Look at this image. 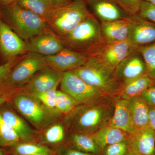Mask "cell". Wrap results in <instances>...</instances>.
<instances>
[{
  "instance_id": "obj_1",
  "label": "cell",
  "mask_w": 155,
  "mask_h": 155,
  "mask_svg": "<svg viewBox=\"0 0 155 155\" xmlns=\"http://www.w3.org/2000/svg\"><path fill=\"white\" fill-rule=\"evenodd\" d=\"M115 96H103L77 105L65 116L66 129L69 133L92 134L107 126L114 114Z\"/></svg>"
},
{
  "instance_id": "obj_2",
  "label": "cell",
  "mask_w": 155,
  "mask_h": 155,
  "mask_svg": "<svg viewBox=\"0 0 155 155\" xmlns=\"http://www.w3.org/2000/svg\"><path fill=\"white\" fill-rule=\"evenodd\" d=\"M0 17L25 41L48 28L44 19L17 2L0 6Z\"/></svg>"
},
{
  "instance_id": "obj_3",
  "label": "cell",
  "mask_w": 155,
  "mask_h": 155,
  "mask_svg": "<svg viewBox=\"0 0 155 155\" xmlns=\"http://www.w3.org/2000/svg\"><path fill=\"white\" fill-rule=\"evenodd\" d=\"M72 71L105 95H118L123 87L115 77V70L95 58L88 57L86 64Z\"/></svg>"
},
{
  "instance_id": "obj_4",
  "label": "cell",
  "mask_w": 155,
  "mask_h": 155,
  "mask_svg": "<svg viewBox=\"0 0 155 155\" xmlns=\"http://www.w3.org/2000/svg\"><path fill=\"white\" fill-rule=\"evenodd\" d=\"M91 15L83 0H75L58 7L46 22L50 29L62 37L70 33Z\"/></svg>"
},
{
  "instance_id": "obj_5",
  "label": "cell",
  "mask_w": 155,
  "mask_h": 155,
  "mask_svg": "<svg viewBox=\"0 0 155 155\" xmlns=\"http://www.w3.org/2000/svg\"><path fill=\"white\" fill-rule=\"evenodd\" d=\"M60 38L64 48L83 54L88 52L104 41L101 23L92 15L70 33Z\"/></svg>"
},
{
  "instance_id": "obj_6",
  "label": "cell",
  "mask_w": 155,
  "mask_h": 155,
  "mask_svg": "<svg viewBox=\"0 0 155 155\" xmlns=\"http://www.w3.org/2000/svg\"><path fill=\"white\" fill-rule=\"evenodd\" d=\"M48 66L45 56L27 53L15 64L7 76V83L14 87L27 84L39 71Z\"/></svg>"
},
{
  "instance_id": "obj_7",
  "label": "cell",
  "mask_w": 155,
  "mask_h": 155,
  "mask_svg": "<svg viewBox=\"0 0 155 155\" xmlns=\"http://www.w3.org/2000/svg\"><path fill=\"white\" fill-rule=\"evenodd\" d=\"M136 49L128 40L108 42L103 41L85 55L100 61L111 69L115 70L117 66L125 58Z\"/></svg>"
},
{
  "instance_id": "obj_8",
  "label": "cell",
  "mask_w": 155,
  "mask_h": 155,
  "mask_svg": "<svg viewBox=\"0 0 155 155\" xmlns=\"http://www.w3.org/2000/svg\"><path fill=\"white\" fill-rule=\"evenodd\" d=\"M14 103L19 113L37 127L45 126L51 119L54 110L44 105L30 94L17 95L14 98Z\"/></svg>"
},
{
  "instance_id": "obj_9",
  "label": "cell",
  "mask_w": 155,
  "mask_h": 155,
  "mask_svg": "<svg viewBox=\"0 0 155 155\" xmlns=\"http://www.w3.org/2000/svg\"><path fill=\"white\" fill-rule=\"evenodd\" d=\"M60 84L61 91L72 97L78 104L89 102L105 96L72 71L63 72Z\"/></svg>"
},
{
  "instance_id": "obj_10",
  "label": "cell",
  "mask_w": 155,
  "mask_h": 155,
  "mask_svg": "<svg viewBox=\"0 0 155 155\" xmlns=\"http://www.w3.org/2000/svg\"><path fill=\"white\" fill-rule=\"evenodd\" d=\"M147 67L140 53L135 49L115 69V77L122 86L146 75Z\"/></svg>"
},
{
  "instance_id": "obj_11",
  "label": "cell",
  "mask_w": 155,
  "mask_h": 155,
  "mask_svg": "<svg viewBox=\"0 0 155 155\" xmlns=\"http://www.w3.org/2000/svg\"><path fill=\"white\" fill-rule=\"evenodd\" d=\"M26 52V42L0 17V56L6 62Z\"/></svg>"
},
{
  "instance_id": "obj_12",
  "label": "cell",
  "mask_w": 155,
  "mask_h": 155,
  "mask_svg": "<svg viewBox=\"0 0 155 155\" xmlns=\"http://www.w3.org/2000/svg\"><path fill=\"white\" fill-rule=\"evenodd\" d=\"M25 42L27 53H36L45 57L55 54L64 48L60 37L49 28Z\"/></svg>"
},
{
  "instance_id": "obj_13",
  "label": "cell",
  "mask_w": 155,
  "mask_h": 155,
  "mask_svg": "<svg viewBox=\"0 0 155 155\" xmlns=\"http://www.w3.org/2000/svg\"><path fill=\"white\" fill-rule=\"evenodd\" d=\"M130 27L127 40L137 49L155 42V24L137 14L129 16Z\"/></svg>"
},
{
  "instance_id": "obj_14",
  "label": "cell",
  "mask_w": 155,
  "mask_h": 155,
  "mask_svg": "<svg viewBox=\"0 0 155 155\" xmlns=\"http://www.w3.org/2000/svg\"><path fill=\"white\" fill-rule=\"evenodd\" d=\"M45 58L48 66L63 72L77 69L88 60L85 54L65 48L55 54Z\"/></svg>"
},
{
  "instance_id": "obj_15",
  "label": "cell",
  "mask_w": 155,
  "mask_h": 155,
  "mask_svg": "<svg viewBox=\"0 0 155 155\" xmlns=\"http://www.w3.org/2000/svg\"><path fill=\"white\" fill-rule=\"evenodd\" d=\"M128 152L136 155H155V131L150 127L128 134Z\"/></svg>"
},
{
  "instance_id": "obj_16",
  "label": "cell",
  "mask_w": 155,
  "mask_h": 155,
  "mask_svg": "<svg viewBox=\"0 0 155 155\" xmlns=\"http://www.w3.org/2000/svg\"><path fill=\"white\" fill-rule=\"evenodd\" d=\"M63 72L48 66L39 71L26 84L28 93H39L54 88L61 83Z\"/></svg>"
},
{
  "instance_id": "obj_17",
  "label": "cell",
  "mask_w": 155,
  "mask_h": 155,
  "mask_svg": "<svg viewBox=\"0 0 155 155\" xmlns=\"http://www.w3.org/2000/svg\"><path fill=\"white\" fill-rule=\"evenodd\" d=\"M89 3L101 22L125 19L129 16L116 0H89Z\"/></svg>"
},
{
  "instance_id": "obj_18",
  "label": "cell",
  "mask_w": 155,
  "mask_h": 155,
  "mask_svg": "<svg viewBox=\"0 0 155 155\" xmlns=\"http://www.w3.org/2000/svg\"><path fill=\"white\" fill-rule=\"evenodd\" d=\"M108 125L124 130L128 134L135 131L131 120L128 100L118 95L115 96L114 114Z\"/></svg>"
},
{
  "instance_id": "obj_19",
  "label": "cell",
  "mask_w": 155,
  "mask_h": 155,
  "mask_svg": "<svg viewBox=\"0 0 155 155\" xmlns=\"http://www.w3.org/2000/svg\"><path fill=\"white\" fill-rule=\"evenodd\" d=\"M130 27L129 16L125 19L101 23V32L103 39L108 42L127 40Z\"/></svg>"
},
{
  "instance_id": "obj_20",
  "label": "cell",
  "mask_w": 155,
  "mask_h": 155,
  "mask_svg": "<svg viewBox=\"0 0 155 155\" xmlns=\"http://www.w3.org/2000/svg\"><path fill=\"white\" fill-rule=\"evenodd\" d=\"M3 120L11 126L19 135L21 141L34 142L35 134L27 122L14 111L8 109L0 110Z\"/></svg>"
},
{
  "instance_id": "obj_21",
  "label": "cell",
  "mask_w": 155,
  "mask_h": 155,
  "mask_svg": "<svg viewBox=\"0 0 155 155\" xmlns=\"http://www.w3.org/2000/svg\"><path fill=\"white\" fill-rule=\"evenodd\" d=\"M128 101L131 120L135 130L149 127V106L143 98L140 96Z\"/></svg>"
},
{
  "instance_id": "obj_22",
  "label": "cell",
  "mask_w": 155,
  "mask_h": 155,
  "mask_svg": "<svg viewBox=\"0 0 155 155\" xmlns=\"http://www.w3.org/2000/svg\"><path fill=\"white\" fill-rule=\"evenodd\" d=\"M101 150L107 146L127 140L128 134L124 130L107 125L91 134Z\"/></svg>"
},
{
  "instance_id": "obj_23",
  "label": "cell",
  "mask_w": 155,
  "mask_h": 155,
  "mask_svg": "<svg viewBox=\"0 0 155 155\" xmlns=\"http://www.w3.org/2000/svg\"><path fill=\"white\" fill-rule=\"evenodd\" d=\"M22 8L29 10L46 21L56 9L64 3L54 0H17L16 2Z\"/></svg>"
},
{
  "instance_id": "obj_24",
  "label": "cell",
  "mask_w": 155,
  "mask_h": 155,
  "mask_svg": "<svg viewBox=\"0 0 155 155\" xmlns=\"http://www.w3.org/2000/svg\"><path fill=\"white\" fill-rule=\"evenodd\" d=\"M68 145L83 152L98 155L101 152V149L93 138L91 134L69 133L68 137Z\"/></svg>"
},
{
  "instance_id": "obj_25",
  "label": "cell",
  "mask_w": 155,
  "mask_h": 155,
  "mask_svg": "<svg viewBox=\"0 0 155 155\" xmlns=\"http://www.w3.org/2000/svg\"><path fill=\"white\" fill-rule=\"evenodd\" d=\"M154 84V81L146 74L123 86L118 95L122 98L130 100L140 96L148 87Z\"/></svg>"
},
{
  "instance_id": "obj_26",
  "label": "cell",
  "mask_w": 155,
  "mask_h": 155,
  "mask_svg": "<svg viewBox=\"0 0 155 155\" xmlns=\"http://www.w3.org/2000/svg\"><path fill=\"white\" fill-rule=\"evenodd\" d=\"M13 155H54L55 151L35 142H20L8 147Z\"/></svg>"
},
{
  "instance_id": "obj_27",
  "label": "cell",
  "mask_w": 155,
  "mask_h": 155,
  "mask_svg": "<svg viewBox=\"0 0 155 155\" xmlns=\"http://www.w3.org/2000/svg\"><path fill=\"white\" fill-rule=\"evenodd\" d=\"M22 141L19 135L0 114V147L8 148Z\"/></svg>"
},
{
  "instance_id": "obj_28",
  "label": "cell",
  "mask_w": 155,
  "mask_h": 155,
  "mask_svg": "<svg viewBox=\"0 0 155 155\" xmlns=\"http://www.w3.org/2000/svg\"><path fill=\"white\" fill-rule=\"evenodd\" d=\"M137 49L140 53L144 61L147 75L155 82V42Z\"/></svg>"
},
{
  "instance_id": "obj_29",
  "label": "cell",
  "mask_w": 155,
  "mask_h": 155,
  "mask_svg": "<svg viewBox=\"0 0 155 155\" xmlns=\"http://www.w3.org/2000/svg\"><path fill=\"white\" fill-rule=\"evenodd\" d=\"M65 128L60 123L52 125L47 129L44 134V142L47 144H61L65 138Z\"/></svg>"
},
{
  "instance_id": "obj_30",
  "label": "cell",
  "mask_w": 155,
  "mask_h": 155,
  "mask_svg": "<svg viewBox=\"0 0 155 155\" xmlns=\"http://www.w3.org/2000/svg\"><path fill=\"white\" fill-rule=\"evenodd\" d=\"M77 105L76 101L69 95L62 91H57L55 110L59 114L67 115Z\"/></svg>"
},
{
  "instance_id": "obj_31",
  "label": "cell",
  "mask_w": 155,
  "mask_h": 155,
  "mask_svg": "<svg viewBox=\"0 0 155 155\" xmlns=\"http://www.w3.org/2000/svg\"><path fill=\"white\" fill-rule=\"evenodd\" d=\"M58 87L42 92L32 95L36 97L46 107L50 110L56 111V97Z\"/></svg>"
},
{
  "instance_id": "obj_32",
  "label": "cell",
  "mask_w": 155,
  "mask_h": 155,
  "mask_svg": "<svg viewBox=\"0 0 155 155\" xmlns=\"http://www.w3.org/2000/svg\"><path fill=\"white\" fill-rule=\"evenodd\" d=\"M22 56L17 57L0 65V92L6 91L10 87L6 81L7 76L11 69L21 59Z\"/></svg>"
},
{
  "instance_id": "obj_33",
  "label": "cell",
  "mask_w": 155,
  "mask_h": 155,
  "mask_svg": "<svg viewBox=\"0 0 155 155\" xmlns=\"http://www.w3.org/2000/svg\"><path fill=\"white\" fill-rule=\"evenodd\" d=\"M137 15L142 19L155 24V5L143 0Z\"/></svg>"
},
{
  "instance_id": "obj_34",
  "label": "cell",
  "mask_w": 155,
  "mask_h": 155,
  "mask_svg": "<svg viewBox=\"0 0 155 155\" xmlns=\"http://www.w3.org/2000/svg\"><path fill=\"white\" fill-rule=\"evenodd\" d=\"M102 152L104 155H125L128 152L127 140L107 146Z\"/></svg>"
},
{
  "instance_id": "obj_35",
  "label": "cell",
  "mask_w": 155,
  "mask_h": 155,
  "mask_svg": "<svg viewBox=\"0 0 155 155\" xmlns=\"http://www.w3.org/2000/svg\"><path fill=\"white\" fill-rule=\"evenodd\" d=\"M143 0H116L119 6L129 16L138 13L142 2Z\"/></svg>"
},
{
  "instance_id": "obj_36",
  "label": "cell",
  "mask_w": 155,
  "mask_h": 155,
  "mask_svg": "<svg viewBox=\"0 0 155 155\" xmlns=\"http://www.w3.org/2000/svg\"><path fill=\"white\" fill-rule=\"evenodd\" d=\"M54 155H97L83 152L73 148L69 145L61 146L55 150Z\"/></svg>"
},
{
  "instance_id": "obj_37",
  "label": "cell",
  "mask_w": 155,
  "mask_h": 155,
  "mask_svg": "<svg viewBox=\"0 0 155 155\" xmlns=\"http://www.w3.org/2000/svg\"><path fill=\"white\" fill-rule=\"evenodd\" d=\"M141 96L149 106L155 107V84L148 87Z\"/></svg>"
},
{
  "instance_id": "obj_38",
  "label": "cell",
  "mask_w": 155,
  "mask_h": 155,
  "mask_svg": "<svg viewBox=\"0 0 155 155\" xmlns=\"http://www.w3.org/2000/svg\"><path fill=\"white\" fill-rule=\"evenodd\" d=\"M149 126L155 131V107L151 106L149 110Z\"/></svg>"
},
{
  "instance_id": "obj_39",
  "label": "cell",
  "mask_w": 155,
  "mask_h": 155,
  "mask_svg": "<svg viewBox=\"0 0 155 155\" xmlns=\"http://www.w3.org/2000/svg\"><path fill=\"white\" fill-rule=\"evenodd\" d=\"M17 0H0V6L8 5L17 2Z\"/></svg>"
},
{
  "instance_id": "obj_40",
  "label": "cell",
  "mask_w": 155,
  "mask_h": 155,
  "mask_svg": "<svg viewBox=\"0 0 155 155\" xmlns=\"http://www.w3.org/2000/svg\"><path fill=\"white\" fill-rule=\"evenodd\" d=\"M7 95L0 94V106L7 101L8 97Z\"/></svg>"
},
{
  "instance_id": "obj_41",
  "label": "cell",
  "mask_w": 155,
  "mask_h": 155,
  "mask_svg": "<svg viewBox=\"0 0 155 155\" xmlns=\"http://www.w3.org/2000/svg\"><path fill=\"white\" fill-rule=\"evenodd\" d=\"M0 155H5V151L1 147H0Z\"/></svg>"
},
{
  "instance_id": "obj_42",
  "label": "cell",
  "mask_w": 155,
  "mask_h": 155,
  "mask_svg": "<svg viewBox=\"0 0 155 155\" xmlns=\"http://www.w3.org/2000/svg\"><path fill=\"white\" fill-rule=\"evenodd\" d=\"M54 1H55V2L58 3H64L65 2L66 0H54Z\"/></svg>"
},
{
  "instance_id": "obj_43",
  "label": "cell",
  "mask_w": 155,
  "mask_h": 155,
  "mask_svg": "<svg viewBox=\"0 0 155 155\" xmlns=\"http://www.w3.org/2000/svg\"><path fill=\"white\" fill-rule=\"evenodd\" d=\"M147 2H149L152 3L153 5H155V0H145Z\"/></svg>"
},
{
  "instance_id": "obj_44",
  "label": "cell",
  "mask_w": 155,
  "mask_h": 155,
  "mask_svg": "<svg viewBox=\"0 0 155 155\" xmlns=\"http://www.w3.org/2000/svg\"><path fill=\"white\" fill-rule=\"evenodd\" d=\"M125 155H136L134 154L133 153L129 152H128Z\"/></svg>"
}]
</instances>
